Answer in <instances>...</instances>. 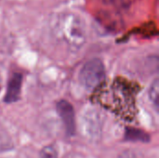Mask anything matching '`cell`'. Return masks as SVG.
Wrapping results in <instances>:
<instances>
[{"instance_id": "obj_2", "label": "cell", "mask_w": 159, "mask_h": 158, "mask_svg": "<svg viewBox=\"0 0 159 158\" xmlns=\"http://www.w3.org/2000/svg\"><path fill=\"white\" fill-rule=\"evenodd\" d=\"M55 35L73 50H78L86 42V27L83 20L74 13H64L54 22Z\"/></svg>"}, {"instance_id": "obj_6", "label": "cell", "mask_w": 159, "mask_h": 158, "mask_svg": "<svg viewBox=\"0 0 159 158\" xmlns=\"http://www.w3.org/2000/svg\"><path fill=\"white\" fill-rule=\"evenodd\" d=\"M149 98H150L151 102L154 103L155 107L157 108L159 98V83L157 79H156L151 85V88L149 89Z\"/></svg>"}, {"instance_id": "obj_8", "label": "cell", "mask_w": 159, "mask_h": 158, "mask_svg": "<svg viewBox=\"0 0 159 158\" xmlns=\"http://www.w3.org/2000/svg\"><path fill=\"white\" fill-rule=\"evenodd\" d=\"M117 158H138L137 156H135L134 155L130 154V153H128V154H124L122 156H120L119 157Z\"/></svg>"}, {"instance_id": "obj_5", "label": "cell", "mask_w": 159, "mask_h": 158, "mask_svg": "<svg viewBox=\"0 0 159 158\" xmlns=\"http://www.w3.org/2000/svg\"><path fill=\"white\" fill-rule=\"evenodd\" d=\"M22 76L20 74H14L9 79L7 93L5 96V102L7 103L15 102L19 100L20 88H21Z\"/></svg>"}, {"instance_id": "obj_3", "label": "cell", "mask_w": 159, "mask_h": 158, "mask_svg": "<svg viewBox=\"0 0 159 158\" xmlns=\"http://www.w3.org/2000/svg\"><path fill=\"white\" fill-rule=\"evenodd\" d=\"M105 79V68L99 59L89 61L83 66L79 74L80 83L89 90L97 89Z\"/></svg>"}, {"instance_id": "obj_9", "label": "cell", "mask_w": 159, "mask_h": 158, "mask_svg": "<svg viewBox=\"0 0 159 158\" xmlns=\"http://www.w3.org/2000/svg\"><path fill=\"white\" fill-rule=\"evenodd\" d=\"M2 88V79H1V76H0V90Z\"/></svg>"}, {"instance_id": "obj_1", "label": "cell", "mask_w": 159, "mask_h": 158, "mask_svg": "<svg viewBox=\"0 0 159 158\" xmlns=\"http://www.w3.org/2000/svg\"><path fill=\"white\" fill-rule=\"evenodd\" d=\"M97 89L101 92L99 91L96 99L102 106L124 118H132L135 115V95L138 87L120 79L114 81L109 88L101 86Z\"/></svg>"}, {"instance_id": "obj_4", "label": "cell", "mask_w": 159, "mask_h": 158, "mask_svg": "<svg viewBox=\"0 0 159 158\" xmlns=\"http://www.w3.org/2000/svg\"><path fill=\"white\" fill-rule=\"evenodd\" d=\"M57 112L61 117L66 132L69 136L75 135V110L70 102L61 100L57 103Z\"/></svg>"}, {"instance_id": "obj_7", "label": "cell", "mask_w": 159, "mask_h": 158, "mask_svg": "<svg viewBox=\"0 0 159 158\" xmlns=\"http://www.w3.org/2000/svg\"><path fill=\"white\" fill-rule=\"evenodd\" d=\"M39 158H58V151L53 145L45 146L40 151Z\"/></svg>"}]
</instances>
